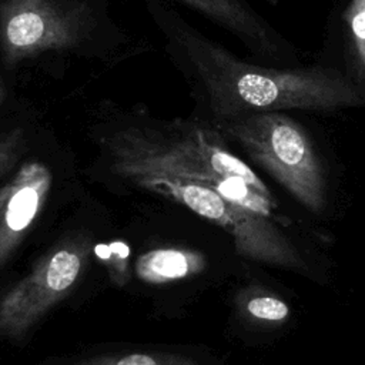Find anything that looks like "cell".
<instances>
[{"label":"cell","mask_w":365,"mask_h":365,"mask_svg":"<svg viewBox=\"0 0 365 365\" xmlns=\"http://www.w3.org/2000/svg\"><path fill=\"white\" fill-rule=\"evenodd\" d=\"M205 257L188 248H155L141 254L135 262L137 277L148 284H165L201 272Z\"/></svg>","instance_id":"9c48e42d"},{"label":"cell","mask_w":365,"mask_h":365,"mask_svg":"<svg viewBox=\"0 0 365 365\" xmlns=\"http://www.w3.org/2000/svg\"><path fill=\"white\" fill-rule=\"evenodd\" d=\"M134 182L225 230L232 237L235 251L245 258L292 269L307 267L298 250L268 215L234 205L205 184L170 177H144Z\"/></svg>","instance_id":"277c9868"},{"label":"cell","mask_w":365,"mask_h":365,"mask_svg":"<svg viewBox=\"0 0 365 365\" xmlns=\"http://www.w3.org/2000/svg\"><path fill=\"white\" fill-rule=\"evenodd\" d=\"M344 19L359 73L365 80V0H349Z\"/></svg>","instance_id":"4fadbf2b"},{"label":"cell","mask_w":365,"mask_h":365,"mask_svg":"<svg viewBox=\"0 0 365 365\" xmlns=\"http://www.w3.org/2000/svg\"><path fill=\"white\" fill-rule=\"evenodd\" d=\"M215 190L222 198L228 202L238 205L241 208L255 211L264 215H271V210L275 205L274 197L265 195L252 187L250 182L240 177H228V175H210L201 181Z\"/></svg>","instance_id":"30bf717a"},{"label":"cell","mask_w":365,"mask_h":365,"mask_svg":"<svg viewBox=\"0 0 365 365\" xmlns=\"http://www.w3.org/2000/svg\"><path fill=\"white\" fill-rule=\"evenodd\" d=\"M51 184L48 167L29 161L0 187V269L40 215Z\"/></svg>","instance_id":"52a82bcc"},{"label":"cell","mask_w":365,"mask_h":365,"mask_svg":"<svg viewBox=\"0 0 365 365\" xmlns=\"http://www.w3.org/2000/svg\"><path fill=\"white\" fill-rule=\"evenodd\" d=\"M221 131L274 175L304 207L321 212L325 177L307 130L281 111L257 113L222 121Z\"/></svg>","instance_id":"3957f363"},{"label":"cell","mask_w":365,"mask_h":365,"mask_svg":"<svg viewBox=\"0 0 365 365\" xmlns=\"http://www.w3.org/2000/svg\"><path fill=\"white\" fill-rule=\"evenodd\" d=\"M24 143L20 128H14L0 137V177L16 163Z\"/></svg>","instance_id":"5bb4252c"},{"label":"cell","mask_w":365,"mask_h":365,"mask_svg":"<svg viewBox=\"0 0 365 365\" xmlns=\"http://www.w3.org/2000/svg\"><path fill=\"white\" fill-rule=\"evenodd\" d=\"M240 304L248 318L261 324H282L289 317L288 304L261 288L244 291Z\"/></svg>","instance_id":"8fae6325"},{"label":"cell","mask_w":365,"mask_h":365,"mask_svg":"<svg viewBox=\"0 0 365 365\" xmlns=\"http://www.w3.org/2000/svg\"><path fill=\"white\" fill-rule=\"evenodd\" d=\"M117 174L135 181L170 177L201 181L210 175L240 177L272 197L248 164L234 155L222 135L210 127L175 121L161 127H128L107 140Z\"/></svg>","instance_id":"7a4b0ae2"},{"label":"cell","mask_w":365,"mask_h":365,"mask_svg":"<svg viewBox=\"0 0 365 365\" xmlns=\"http://www.w3.org/2000/svg\"><path fill=\"white\" fill-rule=\"evenodd\" d=\"M71 365H198L191 356L177 352L141 351L106 354L78 361Z\"/></svg>","instance_id":"7c38bea8"},{"label":"cell","mask_w":365,"mask_h":365,"mask_svg":"<svg viewBox=\"0 0 365 365\" xmlns=\"http://www.w3.org/2000/svg\"><path fill=\"white\" fill-rule=\"evenodd\" d=\"M88 252L86 237H70L38 258L30 272L0 298V336H24L76 287Z\"/></svg>","instance_id":"5b68a950"},{"label":"cell","mask_w":365,"mask_h":365,"mask_svg":"<svg viewBox=\"0 0 365 365\" xmlns=\"http://www.w3.org/2000/svg\"><path fill=\"white\" fill-rule=\"evenodd\" d=\"M173 37L222 121L268 111H332L365 104L364 90L334 68H269L242 61L190 29L175 27Z\"/></svg>","instance_id":"6da1fadb"},{"label":"cell","mask_w":365,"mask_h":365,"mask_svg":"<svg viewBox=\"0 0 365 365\" xmlns=\"http://www.w3.org/2000/svg\"><path fill=\"white\" fill-rule=\"evenodd\" d=\"M207 17L222 24L247 44L267 51L274 48L269 29L238 0H180Z\"/></svg>","instance_id":"ba28073f"},{"label":"cell","mask_w":365,"mask_h":365,"mask_svg":"<svg viewBox=\"0 0 365 365\" xmlns=\"http://www.w3.org/2000/svg\"><path fill=\"white\" fill-rule=\"evenodd\" d=\"M83 33V16L61 0H4L0 4V44L4 60L11 64L73 47Z\"/></svg>","instance_id":"8992f818"}]
</instances>
